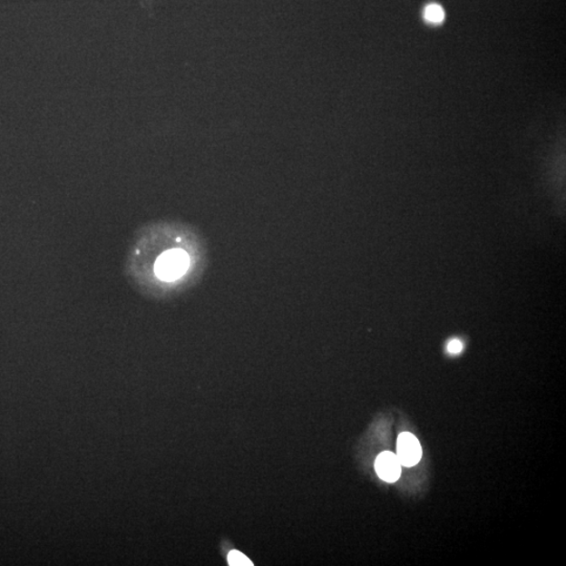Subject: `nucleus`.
Wrapping results in <instances>:
<instances>
[{"mask_svg":"<svg viewBox=\"0 0 566 566\" xmlns=\"http://www.w3.org/2000/svg\"><path fill=\"white\" fill-rule=\"evenodd\" d=\"M228 562L231 566H253L250 559L239 551H232L228 556Z\"/></svg>","mask_w":566,"mask_h":566,"instance_id":"nucleus-5","label":"nucleus"},{"mask_svg":"<svg viewBox=\"0 0 566 566\" xmlns=\"http://www.w3.org/2000/svg\"><path fill=\"white\" fill-rule=\"evenodd\" d=\"M376 474L387 483H395L401 476L402 464L393 453H383L376 461Z\"/></svg>","mask_w":566,"mask_h":566,"instance_id":"nucleus-3","label":"nucleus"},{"mask_svg":"<svg viewBox=\"0 0 566 566\" xmlns=\"http://www.w3.org/2000/svg\"><path fill=\"white\" fill-rule=\"evenodd\" d=\"M424 16L431 24H441L444 18V13L440 5H430L424 9Z\"/></svg>","mask_w":566,"mask_h":566,"instance_id":"nucleus-4","label":"nucleus"},{"mask_svg":"<svg viewBox=\"0 0 566 566\" xmlns=\"http://www.w3.org/2000/svg\"><path fill=\"white\" fill-rule=\"evenodd\" d=\"M397 458L404 467H414L422 458V447L414 434L404 433L397 439Z\"/></svg>","mask_w":566,"mask_h":566,"instance_id":"nucleus-2","label":"nucleus"},{"mask_svg":"<svg viewBox=\"0 0 566 566\" xmlns=\"http://www.w3.org/2000/svg\"><path fill=\"white\" fill-rule=\"evenodd\" d=\"M447 350L450 354L457 355L463 350V343L460 340H453L448 343Z\"/></svg>","mask_w":566,"mask_h":566,"instance_id":"nucleus-6","label":"nucleus"},{"mask_svg":"<svg viewBox=\"0 0 566 566\" xmlns=\"http://www.w3.org/2000/svg\"><path fill=\"white\" fill-rule=\"evenodd\" d=\"M204 240L193 228L161 221L137 234L127 256L126 274L141 293L171 298L197 282L206 264Z\"/></svg>","mask_w":566,"mask_h":566,"instance_id":"nucleus-1","label":"nucleus"}]
</instances>
